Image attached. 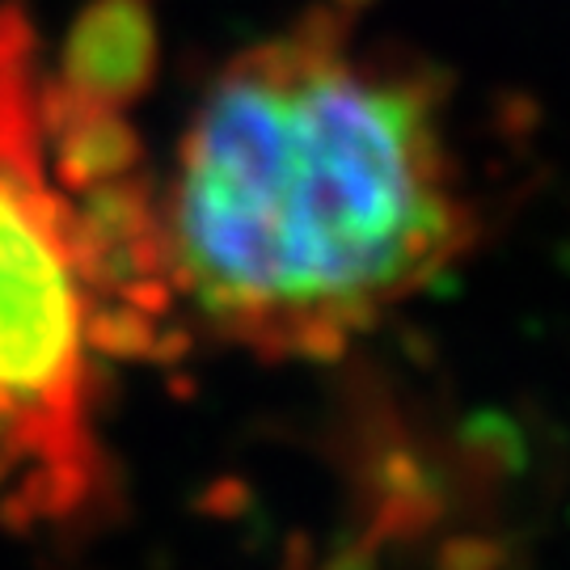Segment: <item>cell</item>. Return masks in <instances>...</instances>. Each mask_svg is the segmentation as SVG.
<instances>
[{
    "instance_id": "cell-1",
    "label": "cell",
    "mask_w": 570,
    "mask_h": 570,
    "mask_svg": "<svg viewBox=\"0 0 570 570\" xmlns=\"http://www.w3.org/2000/svg\"><path fill=\"white\" fill-rule=\"evenodd\" d=\"M161 220L174 292L258 360L343 355L473 242L435 85L326 26L212 81Z\"/></svg>"
},
{
    "instance_id": "cell-3",
    "label": "cell",
    "mask_w": 570,
    "mask_h": 570,
    "mask_svg": "<svg viewBox=\"0 0 570 570\" xmlns=\"http://www.w3.org/2000/svg\"><path fill=\"white\" fill-rule=\"evenodd\" d=\"M68 242L89 301L131 305L165 317L174 305L161 190L136 169L127 178L68 195Z\"/></svg>"
},
{
    "instance_id": "cell-6",
    "label": "cell",
    "mask_w": 570,
    "mask_h": 570,
    "mask_svg": "<svg viewBox=\"0 0 570 570\" xmlns=\"http://www.w3.org/2000/svg\"><path fill=\"white\" fill-rule=\"evenodd\" d=\"M313 570H381V562H376V541H367V537L343 541V546H334Z\"/></svg>"
},
{
    "instance_id": "cell-4",
    "label": "cell",
    "mask_w": 570,
    "mask_h": 570,
    "mask_svg": "<svg viewBox=\"0 0 570 570\" xmlns=\"http://www.w3.org/2000/svg\"><path fill=\"white\" fill-rule=\"evenodd\" d=\"M157 77V26L140 0H94L72 21L51 85L68 98L127 110Z\"/></svg>"
},
{
    "instance_id": "cell-5",
    "label": "cell",
    "mask_w": 570,
    "mask_h": 570,
    "mask_svg": "<svg viewBox=\"0 0 570 570\" xmlns=\"http://www.w3.org/2000/svg\"><path fill=\"white\" fill-rule=\"evenodd\" d=\"M35 110L42 153L51 165L47 174L63 195H81L144 169V140L122 119V110L77 102L51 81L42 85V94H35Z\"/></svg>"
},
{
    "instance_id": "cell-2",
    "label": "cell",
    "mask_w": 570,
    "mask_h": 570,
    "mask_svg": "<svg viewBox=\"0 0 570 570\" xmlns=\"http://www.w3.org/2000/svg\"><path fill=\"white\" fill-rule=\"evenodd\" d=\"M89 292L42 165L30 35L0 18V520H72L102 482L89 419Z\"/></svg>"
}]
</instances>
